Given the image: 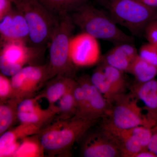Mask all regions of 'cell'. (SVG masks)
<instances>
[{"label": "cell", "mask_w": 157, "mask_h": 157, "mask_svg": "<svg viewBox=\"0 0 157 157\" xmlns=\"http://www.w3.org/2000/svg\"><path fill=\"white\" fill-rule=\"evenodd\" d=\"M75 80V78L63 76H55L47 82L44 89L38 95L41 99H46L49 106L56 105Z\"/></svg>", "instance_id": "18"}, {"label": "cell", "mask_w": 157, "mask_h": 157, "mask_svg": "<svg viewBox=\"0 0 157 157\" xmlns=\"http://www.w3.org/2000/svg\"><path fill=\"white\" fill-rule=\"evenodd\" d=\"M0 21L1 47L11 42H29L28 25L24 16L17 8L12 9Z\"/></svg>", "instance_id": "12"}, {"label": "cell", "mask_w": 157, "mask_h": 157, "mask_svg": "<svg viewBox=\"0 0 157 157\" xmlns=\"http://www.w3.org/2000/svg\"><path fill=\"white\" fill-rule=\"evenodd\" d=\"M128 73L134 76L136 81L146 82L155 78L157 75V66L151 64L138 55L132 62Z\"/></svg>", "instance_id": "20"}, {"label": "cell", "mask_w": 157, "mask_h": 157, "mask_svg": "<svg viewBox=\"0 0 157 157\" xmlns=\"http://www.w3.org/2000/svg\"><path fill=\"white\" fill-rule=\"evenodd\" d=\"M145 6L157 9V0H138Z\"/></svg>", "instance_id": "33"}, {"label": "cell", "mask_w": 157, "mask_h": 157, "mask_svg": "<svg viewBox=\"0 0 157 157\" xmlns=\"http://www.w3.org/2000/svg\"><path fill=\"white\" fill-rule=\"evenodd\" d=\"M41 99L38 94L35 97L23 100L17 105L20 123L33 124L43 128L54 119L58 113L56 105L42 109L38 103Z\"/></svg>", "instance_id": "11"}, {"label": "cell", "mask_w": 157, "mask_h": 157, "mask_svg": "<svg viewBox=\"0 0 157 157\" xmlns=\"http://www.w3.org/2000/svg\"><path fill=\"white\" fill-rule=\"evenodd\" d=\"M144 35L149 43L157 46V18L147 26Z\"/></svg>", "instance_id": "29"}, {"label": "cell", "mask_w": 157, "mask_h": 157, "mask_svg": "<svg viewBox=\"0 0 157 157\" xmlns=\"http://www.w3.org/2000/svg\"><path fill=\"white\" fill-rule=\"evenodd\" d=\"M102 62L100 66L117 95L126 93L127 82L124 72Z\"/></svg>", "instance_id": "25"}, {"label": "cell", "mask_w": 157, "mask_h": 157, "mask_svg": "<svg viewBox=\"0 0 157 157\" xmlns=\"http://www.w3.org/2000/svg\"><path fill=\"white\" fill-rule=\"evenodd\" d=\"M50 13L59 17L71 14L89 0H38Z\"/></svg>", "instance_id": "19"}, {"label": "cell", "mask_w": 157, "mask_h": 157, "mask_svg": "<svg viewBox=\"0 0 157 157\" xmlns=\"http://www.w3.org/2000/svg\"><path fill=\"white\" fill-rule=\"evenodd\" d=\"M45 47L28 46L22 42H13L1 47V73L12 76L25 67L40 65L39 62Z\"/></svg>", "instance_id": "7"}, {"label": "cell", "mask_w": 157, "mask_h": 157, "mask_svg": "<svg viewBox=\"0 0 157 157\" xmlns=\"http://www.w3.org/2000/svg\"><path fill=\"white\" fill-rule=\"evenodd\" d=\"M74 93L76 102V115L86 119L93 120L90 117L88 103L85 94L82 87L77 81Z\"/></svg>", "instance_id": "26"}, {"label": "cell", "mask_w": 157, "mask_h": 157, "mask_svg": "<svg viewBox=\"0 0 157 157\" xmlns=\"http://www.w3.org/2000/svg\"><path fill=\"white\" fill-rule=\"evenodd\" d=\"M77 81L82 87L86 96L91 119L98 121L101 117H105L110 104L93 84L90 76L87 75L81 76Z\"/></svg>", "instance_id": "15"}, {"label": "cell", "mask_w": 157, "mask_h": 157, "mask_svg": "<svg viewBox=\"0 0 157 157\" xmlns=\"http://www.w3.org/2000/svg\"><path fill=\"white\" fill-rule=\"evenodd\" d=\"M13 4L26 21L31 45L45 47L49 44L59 18L50 13L38 0H19Z\"/></svg>", "instance_id": "5"}, {"label": "cell", "mask_w": 157, "mask_h": 157, "mask_svg": "<svg viewBox=\"0 0 157 157\" xmlns=\"http://www.w3.org/2000/svg\"><path fill=\"white\" fill-rule=\"evenodd\" d=\"M138 55L150 63L157 66V46L147 42L141 45Z\"/></svg>", "instance_id": "27"}, {"label": "cell", "mask_w": 157, "mask_h": 157, "mask_svg": "<svg viewBox=\"0 0 157 157\" xmlns=\"http://www.w3.org/2000/svg\"><path fill=\"white\" fill-rule=\"evenodd\" d=\"M82 137L80 147L82 157H121L115 142L102 128L98 132H87Z\"/></svg>", "instance_id": "10"}, {"label": "cell", "mask_w": 157, "mask_h": 157, "mask_svg": "<svg viewBox=\"0 0 157 157\" xmlns=\"http://www.w3.org/2000/svg\"><path fill=\"white\" fill-rule=\"evenodd\" d=\"M138 56V50L132 42H123L117 44L102 56L101 61L128 73L132 62Z\"/></svg>", "instance_id": "16"}, {"label": "cell", "mask_w": 157, "mask_h": 157, "mask_svg": "<svg viewBox=\"0 0 157 157\" xmlns=\"http://www.w3.org/2000/svg\"><path fill=\"white\" fill-rule=\"evenodd\" d=\"M152 136L147 148L157 157V125L151 128Z\"/></svg>", "instance_id": "31"}, {"label": "cell", "mask_w": 157, "mask_h": 157, "mask_svg": "<svg viewBox=\"0 0 157 157\" xmlns=\"http://www.w3.org/2000/svg\"><path fill=\"white\" fill-rule=\"evenodd\" d=\"M135 157H157V156L148 148H144L137 153Z\"/></svg>", "instance_id": "32"}, {"label": "cell", "mask_w": 157, "mask_h": 157, "mask_svg": "<svg viewBox=\"0 0 157 157\" xmlns=\"http://www.w3.org/2000/svg\"><path fill=\"white\" fill-rule=\"evenodd\" d=\"M50 43L48 63L50 79L57 76L74 78L76 68L70 56V42L75 29L70 14L59 17Z\"/></svg>", "instance_id": "3"}, {"label": "cell", "mask_w": 157, "mask_h": 157, "mask_svg": "<svg viewBox=\"0 0 157 157\" xmlns=\"http://www.w3.org/2000/svg\"><path fill=\"white\" fill-rule=\"evenodd\" d=\"M107 14L117 25L125 28L134 36L144 35L147 26L157 18V9L138 0H101Z\"/></svg>", "instance_id": "4"}, {"label": "cell", "mask_w": 157, "mask_h": 157, "mask_svg": "<svg viewBox=\"0 0 157 157\" xmlns=\"http://www.w3.org/2000/svg\"><path fill=\"white\" fill-rule=\"evenodd\" d=\"M13 88L11 79L1 73L0 74V104L8 102L12 98Z\"/></svg>", "instance_id": "28"}, {"label": "cell", "mask_w": 157, "mask_h": 157, "mask_svg": "<svg viewBox=\"0 0 157 157\" xmlns=\"http://www.w3.org/2000/svg\"><path fill=\"white\" fill-rule=\"evenodd\" d=\"M17 105L12 100L0 104V135L11 129L14 124L19 121Z\"/></svg>", "instance_id": "21"}, {"label": "cell", "mask_w": 157, "mask_h": 157, "mask_svg": "<svg viewBox=\"0 0 157 157\" xmlns=\"http://www.w3.org/2000/svg\"><path fill=\"white\" fill-rule=\"evenodd\" d=\"M70 56L76 68L92 67L101 63L102 56L98 39L84 32L73 36Z\"/></svg>", "instance_id": "9"}, {"label": "cell", "mask_w": 157, "mask_h": 157, "mask_svg": "<svg viewBox=\"0 0 157 157\" xmlns=\"http://www.w3.org/2000/svg\"><path fill=\"white\" fill-rule=\"evenodd\" d=\"M131 92L138 100L143 101L147 111L145 115L151 128L157 123V80L153 79L146 82H135Z\"/></svg>", "instance_id": "14"}, {"label": "cell", "mask_w": 157, "mask_h": 157, "mask_svg": "<svg viewBox=\"0 0 157 157\" xmlns=\"http://www.w3.org/2000/svg\"><path fill=\"white\" fill-rule=\"evenodd\" d=\"M44 154L36 134L23 139L13 157H41L44 156Z\"/></svg>", "instance_id": "22"}, {"label": "cell", "mask_w": 157, "mask_h": 157, "mask_svg": "<svg viewBox=\"0 0 157 157\" xmlns=\"http://www.w3.org/2000/svg\"><path fill=\"white\" fill-rule=\"evenodd\" d=\"M101 128L112 138L121 153V157H135L144 148L128 129H121L104 121Z\"/></svg>", "instance_id": "17"}, {"label": "cell", "mask_w": 157, "mask_h": 157, "mask_svg": "<svg viewBox=\"0 0 157 157\" xmlns=\"http://www.w3.org/2000/svg\"><path fill=\"white\" fill-rule=\"evenodd\" d=\"M70 14L75 26L96 39L116 44L134 42V39L122 31L107 13L88 2Z\"/></svg>", "instance_id": "2"}, {"label": "cell", "mask_w": 157, "mask_h": 157, "mask_svg": "<svg viewBox=\"0 0 157 157\" xmlns=\"http://www.w3.org/2000/svg\"><path fill=\"white\" fill-rule=\"evenodd\" d=\"M13 4L12 0H0V20L12 10Z\"/></svg>", "instance_id": "30"}, {"label": "cell", "mask_w": 157, "mask_h": 157, "mask_svg": "<svg viewBox=\"0 0 157 157\" xmlns=\"http://www.w3.org/2000/svg\"><path fill=\"white\" fill-rule=\"evenodd\" d=\"M49 79L48 63L25 67L11 76L13 95L10 100L18 104L23 100L35 97Z\"/></svg>", "instance_id": "8"}, {"label": "cell", "mask_w": 157, "mask_h": 157, "mask_svg": "<svg viewBox=\"0 0 157 157\" xmlns=\"http://www.w3.org/2000/svg\"><path fill=\"white\" fill-rule=\"evenodd\" d=\"M138 99L131 92L118 95L110 104L105 121L121 129H129L138 126L151 128Z\"/></svg>", "instance_id": "6"}, {"label": "cell", "mask_w": 157, "mask_h": 157, "mask_svg": "<svg viewBox=\"0 0 157 157\" xmlns=\"http://www.w3.org/2000/svg\"><path fill=\"white\" fill-rule=\"evenodd\" d=\"M77 81L75 80L68 89L64 95L59 100L58 113L57 117L62 119H67L76 115V106L74 97V89Z\"/></svg>", "instance_id": "24"}, {"label": "cell", "mask_w": 157, "mask_h": 157, "mask_svg": "<svg viewBox=\"0 0 157 157\" xmlns=\"http://www.w3.org/2000/svg\"><path fill=\"white\" fill-rule=\"evenodd\" d=\"M19 1V0H12V1H13V2H15V1Z\"/></svg>", "instance_id": "34"}, {"label": "cell", "mask_w": 157, "mask_h": 157, "mask_svg": "<svg viewBox=\"0 0 157 157\" xmlns=\"http://www.w3.org/2000/svg\"><path fill=\"white\" fill-rule=\"evenodd\" d=\"M90 78L93 84L111 104L117 95L100 65L93 72Z\"/></svg>", "instance_id": "23"}, {"label": "cell", "mask_w": 157, "mask_h": 157, "mask_svg": "<svg viewBox=\"0 0 157 157\" xmlns=\"http://www.w3.org/2000/svg\"><path fill=\"white\" fill-rule=\"evenodd\" d=\"M97 121L76 115L67 119L56 117L37 135L48 156L67 155L74 144L82 138Z\"/></svg>", "instance_id": "1"}, {"label": "cell", "mask_w": 157, "mask_h": 157, "mask_svg": "<svg viewBox=\"0 0 157 157\" xmlns=\"http://www.w3.org/2000/svg\"><path fill=\"white\" fill-rule=\"evenodd\" d=\"M42 128L33 124L20 123L4 132L0 137V157H13L23 139L36 135Z\"/></svg>", "instance_id": "13"}, {"label": "cell", "mask_w": 157, "mask_h": 157, "mask_svg": "<svg viewBox=\"0 0 157 157\" xmlns=\"http://www.w3.org/2000/svg\"><path fill=\"white\" fill-rule=\"evenodd\" d=\"M97 1H98V2H101V0H97Z\"/></svg>", "instance_id": "35"}]
</instances>
